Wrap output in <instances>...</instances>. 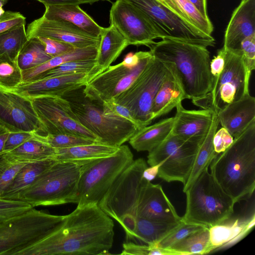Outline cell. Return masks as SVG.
I'll list each match as a JSON object with an SVG mask.
<instances>
[{
  "instance_id": "18",
  "label": "cell",
  "mask_w": 255,
  "mask_h": 255,
  "mask_svg": "<svg viewBox=\"0 0 255 255\" xmlns=\"http://www.w3.org/2000/svg\"><path fill=\"white\" fill-rule=\"evenodd\" d=\"M137 218L163 223H176L181 221L165 194L162 186L147 181L141 190L136 210Z\"/></svg>"
},
{
  "instance_id": "8",
  "label": "cell",
  "mask_w": 255,
  "mask_h": 255,
  "mask_svg": "<svg viewBox=\"0 0 255 255\" xmlns=\"http://www.w3.org/2000/svg\"><path fill=\"white\" fill-rule=\"evenodd\" d=\"M65 215H54L34 208L0 224V255H18L63 225Z\"/></svg>"
},
{
  "instance_id": "15",
  "label": "cell",
  "mask_w": 255,
  "mask_h": 255,
  "mask_svg": "<svg viewBox=\"0 0 255 255\" xmlns=\"http://www.w3.org/2000/svg\"><path fill=\"white\" fill-rule=\"evenodd\" d=\"M152 57L150 51H145L134 67H129L122 62L110 66L84 86L85 95L101 103L115 98L129 87Z\"/></svg>"
},
{
  "instance_id": "25",
  "label": "cell",
  "mask_w": 255,
  "mask_h": 255,
  "mask_svg": "<svg viewBox=\"0 0 255 255\" xmlns=\"http://www.w3.org/2000/svg\"><path fill=\"white\" fill-rule=\"evenodd\" d=\"M128 45L127 40L115 26L103 27L96 57L95 76L106 70Z\"/></svg>"
},
{
  "instance_id": "13",
  "label": "cell",
  "mask_w": 255,
  "mask_h": 255,
  "mask_svg": "<svg viewBox=\"0 0 255 255\" xmlns=\"http://www.w3.org/2000/svg\"><path fill=\"white\" fill-rule=\"evenodd\" d=\"M226 51L225 67L215 87L204 98L192 102L202 109L217 112L249 92L242 52Z\"/></svg>"
},
{
  "instance_id": "33",
  "label": "cell",
  "mask_w": 255,
  "mask_h": 255,
  "mask_svg": "<svg viewBox=\"0 0 255 255\" xmlns=\"http://www.w3.org/2000/svg\"><path fill=\"white\" fill-rule=\"evenodd\" d=\"M99 44L84 48H75L68 52L52 57L36 67L22 71V83L30 82L38 75L64 63L74 60L96 59Z\"/></svg>"
},
{
  "instance_id": "22",
  "label": "cell",
  "mask_w": 255,
  "mask_h": 255,
  "mask_svg": "<svg viewBox=\"0 0 255 255\" xmlns=\"http://www.w3.org/2000/svg\"><path fill=\"white\" fill-rule=\"evenodd\" d=\"M176 109L171 133L184 139L201 141L209 129L214 111L186 110L182 103Z\"/></svg>"
},
{
  "instance_id": "45",
  "label": "cell",
  "mask_w": 255,
  "mask_h": 255,
  "mask_svg": "<svg viewBox=\"0 0 255 255\" xmlns=\"http://www.w3.org/2000/svg\"><path fill=\"white\" fill-rule=\"evenodd\" d=\"M33 208L29 204L22 201L0 198V224Z\"/></svg>"
},
{
  "instance_id": "21",
  "label": "cell",
  "mask_w": 255,
  "mask_h": 255,
  "mask_svg": "<svg viewBox=\"0 0 255 255\" xmlns=\"http://www.w3.org/2000/svg\"><path fill=\"white\" fill-rule=\"evenodd\" d=\"M253 34H255V0H242L226 29L223 47L227 51L242 52V41Z\"/></svg>"
},
{
  "instance_id": "54",
  "label": "cell",
  "mask_w": 255,
  "mask_h": 255,
  "mask_svg": "<svg viewBox=\"0 0 255 255\" xmlns=\"http://www.w3.org/2000/svg\"><path fill=\"white\" fill-rule=\"evenodd\" d=\"M44 5H58L64 4H83L85 0H36Z\"/></svg>"
},
{
  "instance_id": "44",
  "label": "cell",
  "mask_w": 255,
  "mask_h": 255,
  "mask_svg": "<svg viewBox=\"0 0 255 255\" xmlns=\"http://www.w3.org/2000/svg\"><path fill=\"white\" fill-rule=\"evenodd\" d=\"M241 50L246 72V84L249 87L251 73L255 69V34L242 41Z\"/></svg>"
},
{
  "instance_id": "4",
  "label": "cell",
  "mask_w": 255,
  "mask_h": 255,
  "mask_svg": "<svg viewBox=\"0 0 255 255\" xmlns=\"http://www.w3.org/2000/svg\"><path fill=\"white\" fill-rule=\"evenodd\" d=\"M186 209L182 217L185 223L209 228L225 222L234 213V200L206 169L185 192Z\"/></svg>"
},
{
  "instance_id": "53",
  "label": "cell",
  "mask_w": 255,
  "mask_h": 255,
  "mask_svg": "<svg viewBox=\"0 0 255 255\" xmlns=\"http://www.w3.org/2000/svg\"><path fill=\"white\" fill-rule=\"evenodd\" d=\"M160 163L150 166V167H146L143 171V177L149 182L153 180L157 176L158 172L159 167Z\"/></svg>"
},
{
  "instance_id": "48",
  "label": "cell",
  "mask_w": 255,
  "mask_h": 255,
  "mask_svg": "<svg viewBox=\"0 0 255 255\" xmlns=\"http://www.w3.org/2000/svg\"><path fill=\"white\" fill-rule=\"evenodd\" d=\"M226 52L225 48L223 47L218 50L217 55L210 61V70L212 80L211 90L216 85L224 69Z\"/></svg>"
},
{
  "instance_id": "39",
  "label": "cell",
  "mask_w": 255,
  "mask_h": 255,
  "mask_svg": "<svg viewBox=\"0 0 255 255\" xmlns=\"http://www.w3.org/2000/svg\"><path fill=\"white\" fill-rule=\"evenodd\" d=\"M175 0L192 25L201 32L208 35H212L214 27L209 18L204 16L188 0Z\"/></svg>"
},
{
  "instance_id": "56",
  "label": "cell",
  "mask_w": 255,
  "mask_h": 255,
  "mask_svg": "<svg viewBox=\"0 0 255 255\" xmlns=\"http://www.w3.org/2000/svg\"><path fill=\"white\" fill-rule=\"evenodd\" d=\"M9 132L0 127V154L3 152L5 141Z\"/></svg>"
},
{
  "instance_id": "20",
  "label": "cell",
  "mask_w": 255,
  "mask_h": 255,
  "mask_svg": "<svg viewBox=\"0 0 255 255\" xmlns=\"http://www.w3.org/2000/svg\"><path fill=\"white\" fill-rule=\"evenodd\" d=\"M92 78L90 73L66 75L22 83L11 90L30 100L44 96L62 97L85 86Z\"/></svg>"
},
{
  "instance_id": "55",
  "label": "cell",
  "mask_w": 255,
  "mask_h": 255,
  "mask_svg": "<svg viewBox=\"0 0 255 255\" xmlns=\"http://www.w3.org/2000/svg\"><path fill=\"white\" fill-rule=\"evenodd\" d=\"M205 17L209 18L207 8V0H188Z\"/></svg>"
},
{
  "instance_id": "42",
  "label": "cell",
  "mask_w": 255,
  "mask_h": 255,
  "mask_svg": "<svg viewBox=\"0 0 255 255\" xmlns=\"http://www.w3.org/2000/svg\"><path fill=\"white\" fill-rule=\"evenodd\" d=\"M26 164L14 160L5 153L0 154V198Z\"/></svg>"
},
{
  "instance_id": "7",
  "label": "cell",
  "mask_w": 255,
  "mask_h": 255,
  "mask_svg": "<svg viewBox=\"0 0 255 255\" xmlns=\"http://www.w3.org/2000/svg\"><path fill=\"white\" fill-rule=\"evenodd\" d=\"M84 161H57L20 192L15 200L33 207L76 204L80 169Z\"/></svg>"
},
{
  "instance_id": "57",
  "label": "cell",
  "mask_w": 255,
  "mask_h": 255,
  "mask_svg": "<svg viewBox=\"0 0 255 255\" xmlns=\"http://www.w3.org/2000/svg\"><path fill=\"white\" fill-rule=\"evenodd\" d=\"M8 0H0V7H2L4 5H5Z\"/></svg>"
},
{
  "instance_id": "35",
  "label": "cell",
  "mask_w": 255,
  "mask_h": 255,
  "mask_svg": "<svg viewBox=\"0 0 255 255\" xmlns=\"http://www.w3.org/2000/svg\"><path fill=\"white\" fill-rule=\"evenodd\" d=\"M169 248L178 255H205L214 251L207 227L186 237Z\"/></svg>"
},
{
  "instance_id": "29",
  "label": "cell",
  "mask_w": 255,
  "mask_h": 255,
  "mask_svg": "<svg viewBox=\"0 0 255 255\" xmlns=\"http://www.w3.org/2000/svg\"><path fill=\"white\" fill-rule=\"evenodd\" d=\"M219 125L218 117L216 112L214 111L209 129L200 144L190 174L186 182L183 185V192L185 193L204 170L208 168L211 161L216 155L213 140Z\"/></svg>"
},
{
  "instance_id": "16",
  "label": "cell",
  "mask_w": 255,
  "mask_h": 255,
  "mask_svg": "<svg viewBox=\"0 0 255 255\" xmlns=\"http://www.w3.org/2000/svg\"><path fill=\"white\" fill-rule=\"evenodd\" d=\"M0 127L8 132L25 131L46 134L31 100L1 87Z\"/></svg>"
},
{
  "instance_id": "34",
  "label": "cell",
  "mask_w": 255,
  "mask_h": 255,
  "mask_svg": "<svg viewBox=\"0 0 255 255\" xmlns=\"http://www.w3.org/2000/svg\"><path fill=\"white\" fill-rule=\"evenodd\" d=\"M5 153L15 161L24 163L53 159L56 149L40 139L38 134L17 148Z\"/></svg>"
},
{
  "instance_id": "12",
  "label": "cell",
  "mask_w": 255,
  "mask_h": 255,
  "mask_svg": "<svg viewBox=\"0 0 255 255\" xmlns=\"http://www.w3.org/2000/svg\"><path fill=\"white\" fill-rule=\"evenodd\" d=\"M139 9L149 20L161 39L173 38L214 46L215 39L198 30L156 0H124Z\"/></svg>"
},
{
  "instance_id": "43",
  "label": "cell",
  "mask_w": 255,
  "mask_h": 255,
  "mask_svg": "<svg viewBox=\"0 0 255 255\" xmlns=\"http://www.w3.org/2000/svg\"><path fill=\"white\" fill-rule=\"evenodd\" d=\"M205 228L206 227L198 225L185 223L182 221L172 232L157 244L162 248H169L186 237Z\"/></svg>"
},
{
  "instance_id": "37",
  "label": "cell",
  "mask_w": 255,
  "mask_h": 255,
  "mask_svg": "<svg viewBox=\"0 0 255 255\" xmlns=\"http://www.w3.org/2000/svg\"><path fill=\"white\" fill-rule=\"evenodd\" d=\"M51 58L46 53L42 42L35 37L28 39L19 52L16 62L23 71L41 65Z\"/></svg>"
},
{
  "instance_id": "19",
  "label": "cell",
  "mask_w": 255,
  "mask_h": 255,
  "mask_svg": "<svg viewBox=\"0 0 255 255\" xmlns=\"http://www.w3.org/2000/svg\"><path fill=\"white\" fill-rule=\"evenodd\" d=\"M26 31L28 39L47 37L68 43L75 48L98 45L100 39L69 24L47 19L43 16L30 22Z\"/></svg>"
},
{
  "instance_id": "30",
  "label": "cell",
  "mask_w": 255,
  "mask_h": 255,
  "mask_svg": "<svg viewBox=\"0 0 255 255\" xmlns=\"http://www.w3.org/2000/svg\"><path fill=\"white\" fill-rule=\"evenodd\" d=\"M181 222L182 220L178 223L168 224L137 218L133 232L126 242L147 245L158 244Z\"/></svg>"
},
{
  "instance_id": "9",
  "label": "cell",
  "mask_w": 255,
  "mask_h": 255,
  "mask_svg": "<svg viewBox=\"0 0 255 255\" xmlns=\"http://www.w3.org/2000/svg\"><path fill=\"white\" fill-rule=\"evenodd\" d=\"M133 161V154L127 145L120 146L111 155L85 160L81 167L78 183L77 206L98 204Z\"/></svg>"
},
{
  "instance_id": "3",
  "label": "cell",
  "mask_w": 255,
  "mask_h": 255,
  "mask_svg": "<svg viewBox=\"0 0 255 255\" xmlns=\"http://www.w3.org/2000/svg\"><path fill=\"white\" fill-rule=\"evenodd\" d=\"M209 166L217 183L236 203L252 195L255 188V120L227 149L216 154Z\"/></svg>"
},
{
  "instance_id": "40",
  "label": "cell",
  "mask_w": 255,
  "mask_h": 255,
  "mask_svg": "<svg viewBox=\"0 0 255 255\" xmlns=\"http://www.w3.org/2000/svg\"><path fill=\"white\" fill-rule=\"evenodd\" d=\"M22 83V71L16 61L0 59V87L12 90Z\"/></svg>"
},
{
  "instance_id": "59",
  "label": "cell",
  "mask_w": 255,
  "mask_h": 255,
  "mask_svg": "<svg viewBox=\"0 0 255 255\" xmlns=\"http://www.w3.org/2000/svg\"><path fill=\"white\" fill-rule=\"evenodd\" d=\"M5 11L2 7H0V17L4 13Z\"/></svg>"
},
{
  "instance_id": "1",
  "label": "cell",
  "mask_w": 255,
  "mask_h": 255,
  "mask_svg": "<svg viewBox=\"0 0 255 255\" xmlns=\"http://www.w3.org/2000/svg\"><path fill=\"white\" fill-rule=\"evenodd\" d=\"M113 221L98 204L77 206L57 231L18 255H109L114 238Z\"/></svg>"
},
{
  "instance_id": "47",
  "label": "cell",
  "mask_w": 255,
  "mask_h": 255,
  "mask_svg": "<svg viewBox=\"0 0 255 255\" xmlns=\"http://www.w3.org/2000/svg\"><path fill=\"white\" fill-rule=\"evenodd\" d=\"M104 112L111 116L122 118L135 125L138 129L136 122L125 107L116 103L113 99L102 102Z\"/></svg>"
},
{
  "instance_id": "32",
  "label": "cell",
  "mask_w": 255,
  "mask_h": 255,
  "mask_svg": "<svg viewBox=\"0 0 255 255\" xmlns=\"http://www.w3.org/2000/svg\"><path fill=\"white\" fill-rule=\"evenodd\" d=\"M119 147L100 142L56 149L53 159L60 161H79L92 160L112 155Z\"/></svg>"
},
{
  "instance_id": "24",
  "label": "cell",
  "mask_w": 255,
  "mask_h": 255,
  "mask_svg": "<svg viewBox=\"0 0 255 255\" xmlns=\"http://www.w3.org/2000/svg\"><path fill=\"white\" fill-rule=\"evenodd\" d=\"M42 15L47 19L69 24L83 32L100 38L103 27L100 26L78 4L46 5Z\"/></svg>"
},
{
  "instance_id": "31",
  "label": "cell",
  "mask_w": 255,
  "mask_h": 255,
  "mask_svg": "<svg viewBox=\"0 0 255 255\" xmlns=\"http://www.w3.org/2000/svg\"><path fill=\"white\" fill-rule=\"evenodd\" d=\"M57 161L54 159L49 158L26 164L19 170L0 198L15 200L20 192Z\"/></svg>"
},
{
  "instance_id": "36",
  "label": "cell",
  "mask_w": 255,
  "mask_h": 255,
  "mask_svg": "<svg viewBox=\"0 0 255 255\" xmlns=\"http://www.w3.org/2000/svg\"><path fill=\"white\" fill-rule=\"evenodd\" d=\"M25 24H19L0 34V59L16 61L21 49L28 40Z\"/></svg>"
},
{
  "instance_id": "6",
  "label": "cell",
  "mask_w": 255,
  "mask_h": 255,
  "mask_svg": "<svg viewBox=\"0 0 255 255\" xmlns=\"http://www.w3.org/2000/svg\"><path fill=\"white\" fill-rule=\"evenodd\" d=\"M84 87L62 96L69 103L79 123L94 134L100 143L120 147L128 141L138 130L137 127L126 119L106 114L102 103L87 97Z\"/></svg>"
},
{
  "instance_id": "41",
  "label": "cell",
  "mask_w": 255,
  "mask_h": 255,
  "mask_svg": "<svg viewBox=\"0 0 255 255\" xmlns=\"http://www.w3.org/2000/svg\"><path fill=\"white\" fill-rule=\"evenodd\" d=\"M38 136L42 140L55 149L68 148L99 142L87 137L68 133H48L45 135L38 134Z\"/></svg>"
},
{
  "instance_id": "5",
  "label": "cell",
  "mask_w": 255,
  "mask_h": 255,
  "mask_svg": "<svg viewBox=\"0 0 255 255\" xmlns=\"http://www.w3.org/2000/svg\"><path fill=\"white\" fill-rule=\"evenodd\" d=\"M147 167L143 158L133 160L98 204L106 214L121 225L126 234V240L131 236L135 229L140 195L148 181L142 176Z\"/></svg>"
},
{
  "instance_id": "52",
  "label": "cell",
  "mask_w": 255,
  "mask_h": 255,
  "mask_svg": "<svg viewBox=\"0 0 255 255\" xmlns=\"http://www.w3.org/2000/svg\"><path fill=\"white\" fill-rule=\"evenodd\" d=\"M123 250L121 255H149L150 247L144 244L126 242L123 245Z\"/></svg>"
},
{
  "instance_id": "17",
  "label": "cell",
  "mask_w": 255,
  "mask_h": 255,
  "mask_svg": "<svg viewBox=\"0 0 255 255\" xmlns=\"http://www.w3.org/2000/svg\"><path fill=\"white\" fill-rule=\"evenodd\" d=\"M110 24L127 40L128 45L149 47L161 37L147 18L137 8L124 0H116L110 11Z\"/></svg>"
},
{
  "instance_id": "51",
  "label": "cell",
  "mask_w": 255,
  "mask_h": 255,
  "mask_svg": "<svg viewBox=\"0 0 255 255\" xmlns=\"http://www.w3.org/2000/svg\"><path fill=\"white\" fill-rule=\"evenodd\" d=\"M36 134L25 131L9 132L3 153L9 152L17 148L27 140L33 137Z\"/></svg>"
},
{
  "instance_id": "27",
  "label": "cell",
  "mask_w": 255,
  "mask_h": 255,
  "mask_svg": "<svg viewBox=\"0 0 255 255\" xmlns=\"http://www.w3.org/2000/svg\"><path fill=\"white\" fill-rule=\"evenodd\" d=\"M185 99V94L175 76L169 69L153 102L152 120L168 113Z\"/></svg>"
},
{
  "instance_id": "38",
  "label": "cell",
  "mask_w": 255,
  "mask_h": 255,
  "mask_svg": "<svg viewBox=\"0 0 255 255\" xmlns=\"http://www.w3.org/2000/svg\"><path fill=\"white\" fill-rule=\"evenodd\" d=\"M96 67V59L71 61L64 63L38 75L34 77L31 82L44 78L77 73H90L93 78L95 76Z\"/></svg>"
},
{
  "instance_id": "10",
  "label": "cell",
  "mask_w": 255,
  "mask_h": 255,
  "mask_svg": "<svg viewBox=\"0 0 255 255\" xmlns=\"http://www.w3.org/2000/svg\"><path fill=\"white\" fill-rule=\"evenodd\" d=\"M168 71L165 64L152 57L129 87L113 99L128 110L139 129L153 121V102Z\"/></svg>"
},
{
  "instance_id": "28",
  "label": "cell",
  "mask_w": 255,
  "mask_h": 255,
  "mask_svg": "<svg viewBox=\"0 0 255 255\" xmlns=\"http://www.w3.org/2000/svg\"><path fill=\"white\" fill-rule=\"evenodd\" d=\"M174 117L160 120L151 126L138 129L128 142L137 151L149 152L163 142L170 134Z\"/></svg>"
},
{
  "instance_id": "46",
  "label": "cell",
  "mask_w": 255,
  "mask_h": 255,
  "mask_svg": "<svg viewBox=\"0 0 255 255\" xmlns=\"http://www.w3.org/2000/svg\"><path fill=\"white\" fill-rule=\"evenodd\" d=\"M43 44L46 53L51 57H55L73 50L71 44L47 37H37Z\"/></svg>"
},
{
  "instance_id": "23",
  "label": "cell",
  "mask_w": 255,
  "mask_h": 255,
  "mask_svg": "<svg viewBox=\"0 0 255 255\" xmlns=\"http://www.w3.org/2000/svg\"><path fill=\"white\" fill-rule=\"evenodd\" d=\"M216 113L219 124L236 138L255 120V98L246 93Z\"/></svg>"
},
{
  "instance_id": "50",
  "label": "cell",
  "mask_w": 255,
  "mask_h": 255,
  "mask_svg": "<svg viewBox=\"0 0 255 255\" xmlns=\"http://www.w3.org/2000/svg\"><path fill=\"white\" fill-rule=\"evenodd\" d=\"M234 137L224 127L217 130L213 136V145L216 153H220L227 149L233 143Z\"/></svg>"
},
{
  "instance_id": "11",
  "label": "cell",
  "mask_w": 255,
  "mask_h": 255,
  "mask_svg": "<svg viewBox=\"0 0 255 255\" xmlns=\"http://www.w3.org/2000/svg\"><path fill=\"white\" fill-rule=\"evenodd\" d=\"M201 141L184 139L170 133L148 152L147 162L150 166L160 163L158 177L168 182L178 181L184 185Z\"/></svg>"
},
{
  "instance_id": "49",
  "label": "cell",
  "mask_w": 255,
  "mask_h": 255,
  "mask_svg": "<svg viewBox=\"0 0 255 255\" xmlns=\"http://www.w3.org/2000/svg\"><path fill=\"white\" fill-rule=\"evenodd\" d=\"M26 18L19 12L6 11L0 17V34L19 24H25Z\"/></svg>"
},
{
  "instance_id": "26",
  "label": "cell",
  "mask_w": 255,
  "mask_h": 255,
  "mask_svg": "<svg viewBox=\"0 0 255 255\" xmlns=\"http://www.w3.org/2000/svg\"><path fill=\"white\" fill-rule=\"evenodd\" d=\"M255 225V215L248 219H237L228 223H221L209 228L210 240L214 250L232 246L247 235Z\"/></svg>"
},
{
  "instance_id": "58",
  "label": "cell",
  "mask_w": 255,
  "mask_h": 255,
  "mask_svg": "<svg viewBox=\"0 0 255 255\" xmlns=\"http://www.w3.org/2000/svg\"><path fill=\"white\" fill-rule=\"evenodd\" d=\"M99 0H85L84 3H93L95 2L99 1Z\"/></svg>"
},
{
  "instance_id": "2",
  "label": "cell",
  "mask_w": 255,
  "mask_h": 255,
  "mask_svg": "<svg viewBox=\"0 0 255 255\" xmlns=\"http://www.w3.org/2000/svg\"><path fill=\"white\" fill-rule=\"evenodd\" d=\"M161 39L149 47L153 57L173 72L186 99L192 102L204 98L212 86L207 47L173 38Z\"/></svg>"
},
{
  "instance_id": "14",
  "label": "cell",
  "mask_w": 255,
  "mask_h": 255,
  "mask_svg": "<svg viewBox=\"0 0 255 255\" xmlns=\"http://www.w3.org/2000/svg\"><path fill=\"white\" fill-rule=\"evenodd\" d=\"M31 101L46 134H71L100 142L94 134L79 123L69 103L63 97L44 96Z\"/></svg>"
}]
</instances>
